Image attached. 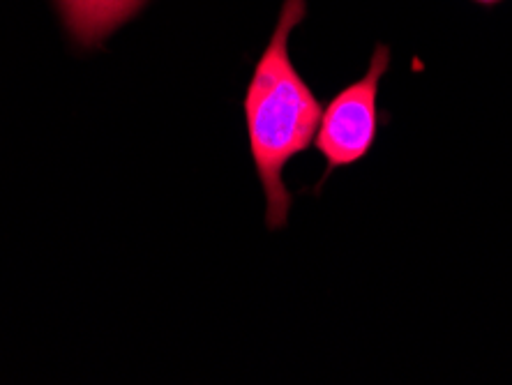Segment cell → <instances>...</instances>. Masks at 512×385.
<instances>
[{"instance_id": "2", "label": "cell", "mask_w": 512, "mask_h": 385, "mask_svg": "<svg viewBox=\"0 0 512 385\" xmlns=\"http://www.w3.org/2000/svg\"><path fill=\"white\" fill-rule=\"evenodd\" d=\"M388 67L390 49L379 44L365 77L346 86L321 113L314 141L326 160V173L321 183H326L333 171L360 162L372 150L379 134V86Z\"/></svg>"}, {"instance_id": "4", "label": "cell", "mask_w": 512, "mask_h": 385, "mask_svg": "<svg viewBox=\"0 0 512 385\" xmlns=\"http://www.w3.org/2000/svg\"><path fill=\"white\" fill-rule=\"evenodd\" d=\"M476 3H480V5H496V3H501V0H476Z\"/></svg>"}, {"instance_id": "3", "label": "cell", "mask_w": 512, "mask_h": 385, "mask_svg": "<svg viewBox=\"0 0 512 385\" xmlns=\"http://www.w3.org/2000/svg\"><path fill=\"white\" fill-rule=\"evenodd\" d=\"M65 28L81 47L93 49L137 17L150 0H56Z\"/></svg>"}, {"instance_id": "1", "label": "cell", "mask_w": 512, "mask_h": 385, "mask_svg": "<svg viewBox=\"0 0 512 385\" xmlns=\"http://www.w3.org/2000/svg\"><path fill=\"white\" fill-rule=\"evenodd\" d=\"M305 0H284L275 33L263 51L245 93V120L252 160L266 194L270 231L286 226L291 194L284 185V166L312 146L321 123V102L300 77L289 56V37L305 19Z\"/></svg>"}]
</instances>
